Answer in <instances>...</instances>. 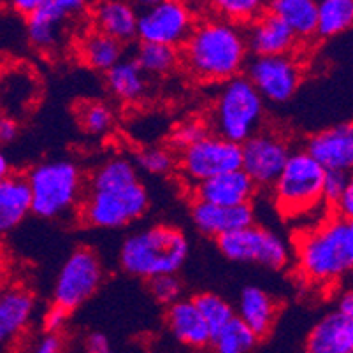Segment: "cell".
<instances>
[{"instance_id": "obj_1", "label": "cell", "mask_w": 353, "mask_h": 353, "mask_svg": "<svg viewBox=\"0 0 353 353\" xmlns=\"http://www.w3.org/2000/svg\"><path fill=\"white\" fill-rule=\"evenodd\" d=\"M246 59L243 28L221 18H208L195 25L183 44L185 65L201 81H229L239 76Z\"/></svg>"}, {"instance_id": "obj_2", "label": "cell", "mask_w": 353, "mask_h": 353, "mask_svg": "<svg viewBox=\"0 0 353 353\" xmlns=\"http://www.w3.org/2000/svg\"><path fill=\"white\" fill-rule=\"evenodd\" d=\"M295 256L304 280L332 287L353 268V221L332 216L311 227L297 239Z\"/></svg>"}, {"instance_id": "obj_3", "label": "cell", "mask_w": 353, "mask_h": 353, "mask_svg": "<svg viewBox=\"0 0 353 353\" xmlns=\"http://www.w3.org/2000/svg\"><path fill=\"white\" fill-rule=\"evenodd\" d=\"M190 253L187 236L172 225H153L137 230L123 241L120 265L141 280L178 274Z\"/></svg>"}, {"instance_id": "obj_4", "label": "cell", "mask_w": 353, "mask_h": 353, "mask_svg": "<svg viewBox=\"0 0 353 353\" xmlns=\"http://www.w3.org/2000/svg\"><path fill=\"white\" fill-rule=\"evenodd\" d=\"M265 114L264 99L246 76H236L221 85L211 113L214 134L234 144H243L259 132Z\"/></svg>"}, {"instance_id": "obj_5", "label": "cell", "mask_w": 353, "mask_h": 353, "mask_svg": "<svg viewBox=\"0 0 353 353\" xmlns=\"http://www.w3.org/2000/svg\"><path fill=\"white\" fill-rule=\"evenodd\" d=\"M32 213L54 220L74 210L81 197L83 176L70 160H50L30 169L27 176Z\"/></svg>"}, {"instance_id": "obj_6", "label": "cell", "mask_w": 353, "mask_h": 353, "mask_svg": "<svg viewBox=\"0 0 353 353\" xmlns=\"http://www.w3.org/2000/svg\"><path fill=\"white\" fill-rule=\"evenodd\" d=\"M325 171L304 150L292 152L283 171L272 185L276 208L283 216L292 218L316 208L322 201Z\"/></svg>"}, {"instance_id": "obj_7", "label": "cell", "mask_w": 353, "mask_h": 353, "mask_svg": "<svg viewBox=\"0 0 353 353\" xmlns=\"http://www.w3.org/2000/svg\"><path fill=\"white\" fill-rule=\"evenodd\" d=\"M150 206V197L143 183L137 181L120 190H90L81 208L85 223L97 229H121L143 216Z\"/></svg>"}, {"instance_id": "obj_8", "label": "cell", "mask_w": 353, "mask_h": 353, "mask_svg": "<svg viewBox=\"0 0 353 353\" xmlns=\"http://www.w3.org/2000/svg\"><path fill=\"white\" fill-rule=\"evenodd\" d=\"M216 241L218 250L234 262H252L272 271L285 269L290 262V250L283 237L255 223Z\"/></svg>"}, {"instance_id": "obj_9", "label": "cell", "mask_w": 353, "mask_h": 353, "mask_svg": "<svg viewBox=\"0 0 353 353\" xmlns=\"http://www.w3.org/2000/svg\"><path fill=\"white\" fill-rule=\"evenodd\" d=\"M104 280V269L97 253L90 248L74 250L60 268L53 288V304L70 311L92 297Z\"/></svg>"}, {"instance_id": "obj_10", "label": "cell", "mask_w": 353, "mask_h": 353, "mask_svg": "<svg viewBox=\"0 0 353 353\" xmlns=\"http://www.w3.org/2000/svg\"><path fill=\"white\" fill-rule=\"evenodd\" d=\"M194 27V11L187 4L162 0L137 12L136 37H139L141 43L178 48L185 44Z\"/></svg>"}, {"instance_id": "obj_11", "label": "cell", "mask_w": 353, "mask_h": 353, "mask_svg": "<svg viewBox=\"0 0 353 353\" xmlns=\"http://www.w3.org/2000/svg\"><path fill=\"white\" fill-rule=\"evenodd\" d=\"M290 155V144L283 136L259 130L241 144V171L256 188H269L283 171Z\"/></svg>"}, {"instance_id": "obj_12", "label": "cell", "mask_w": 353, "mask_h": 353, "mask_svg": "<svg viewBox=\"0 0 353 353\" xmlns=\"http://www.w3.org/2000/svg\"><path fill=\"white\" fill-rule=\"evenodd\" d=\"M179 165L183 176L188 181L199 185L211 178L241 169V146L216 134H210L181 152Z\"/></svg>"}, {"instance_id": "obj_13", "label": "cell", "mask_w": 353, "mask_h": 353, "mask_svg": "<svg viewBox=\"0 0 353 353\" xmlns=\"http://www.w3.org/2000/svg\"><path fill=\"white\" fill-rule=\"evenodd\" d=\"M246 79L260 97L274 104L290 101L303 81L301 63L292 57H255L246 67Z\"/></svg>"}, {"instance_id": "obj_14", "label": "cell", "mask_w": 353, "mask_h": 353, "mask_svg": "<svg viewBox=\"0 0 353 353\" xmlns=\"http://www.w3.org/2000/svg\"><path fill=\"white\" fill-rule=\"evenodd\" d=\"M81 0H43L41 6L27 18V34L30 43L39 50L57 46L62 34V25L72 16L85 11Z\"/></svg>"}, {"instance_id": "obj_15", "label": "cell", "mask_w": 353, "mask_h": 353, "mask_svg": "<svg viewBox=\"0 0 353 353\" xmlns=\"http://www.w3.org/2000/svg\"><path fill=\"white\" fill-rule=\"evenodd\" d=\"M304 152L323 171L348 172L353 165V127L339 123L323 128L306 141Z\"/></svg>"}, {"instance_id": "obj_16", "label": "cell", "mask_w": 353, "mask_h": 353, "mask_svg": "<svg viewBox=\"0 0 353 353\" xmlns=\"http://www.w3.org/2000/svg\"><path fill=\"white\" fill-rule=\"evenodd\" d=\"M246 48L255 57H285L297 46V37L271 11H264L245 32Z\"/></svg>"}, {"instance_id": "obj_17", "label": "cell", "mask_w": 353, "mask_h": 353, "mask_svg": "<svg viewBox=\"0 0 353 353\" xmlns=\"http://www.w3.org/2000/svg\"><path fill=\"white\" fill-rule=\"evenodd\" d=\"M190 214L199 232L208 237H216V239L255 223V210L252 204L221 208L208 204V202L195 201L192 204Z\"/></svg>"}, {"instance_id": "obj_18", "label": "cell", "mask_w": 353, "mask_h": 353, "mask_svg": "<svg viewBox=\"0 0 353 353\" xmlns=\"http://www.w3.org/2000/svg\"><path fill=\"white\" fill-rule=\"evenodd\" d=\"M255 192L256 187L252 179L237 169L195 185V201L221 208H234L250 204Z\"/></svg>"}, {"instance_id": "obj_19", "label": "cell", "mask_w": 353, "mask_h": 353, "mask_svg": "<svg viewBox=\"0 0 353 353\" xmlns=\"http://www.w3.org/2000/svg\"><path fill=\"white\" fill-rule=\"evenodd\" d=\"M307 353H353V316L332 311L314 323L306 339Z\"/></svg>"}, {"instance_id": "obj_20", "label": "cell", "mask_w": 353, "mask_h": 353, "mask_svg": "<svg viewBox=\"0 0 353 353\" xmlns=\"http://www.w3.org/2000/svg\"><path fill=\"white\" fill-rule=\"evenodd\" d=\"M35 299L30 290L12 287L0 294V348L18 338L34 314Z\"/></svg>"}, {"instance_id": "obj_21", "label": "cell", "mask_w": 353, "mask_h": 353, "mask_svg": "<svg viewBox=\"0 0 353 353\" xmlns=\"http://www.w3.org/2000/svg\"><path fill=\"white\" fill-rule=\"evenodd\" d=\"M278 306L264 288L250 285L243 288L237 301L236 316L245 323L256 338H265L274 327Z\"/></svg>"}, {"instance_id": "obj_22", "label": "cell", "mask_w": 353, "mask_h": 353, "mask_svg": "<svg viewBox=\"0 0 353 353\" xmlns=\"http://www.w3.org/2000/svg\"><path fill=\"white\" fill-rule=\"evenodd\" d=\"M167 327L178 341L192 348H204L211 343V330L192 299H179L167 307Z\"/></svg>"}, {"instance_id": "obj_23", "label": "cell", "mask_w": 353, "mask_h": 353, "mask_svg": "<svg viewBox=\"0 0 353 353\" xmlns=\"http://www.w3.org/2000/svg\"><path fill=\"white\" fill-rule=\"evenodd\" d=\"M94 23L97 32L118 43H128L137 35V9L127 2H101L94 9Z\"/></svg>"}, {"instance_id": "obj_24", "label": "cell", "mask_w": 353, "mask_h": 353, "mask_svg": "<svg viewBox=\"0 0 353 353\" xmlns=\"http://www.w3.org/2000/svg\"><path fill=\"white\" fill-rule=\"evenodd\" d=\"M32 213V199L25 176H9L0 183V234H8Z\"/></svg>"}, {"instance_id": "obj_25", "label": "cell", "mask_w": 353, "mask_h": 353, "mask_svg": "<svg viewBox=\"0 0 353 353\" xmlns=\"http://www.w3.org/2000/svg\"><path fill=\"white\" fill-rule=\"evenodd\" d=\"M268 11L276 14L299 39L316 35V2L314 0H274Z\"/></svg>"}, {"instance_id": "obj_26", "label": "cell", "mask_w": 353, "mask_h": 353, "mask_svg": "<svg viewBox=\"0 0 353 353\" xmlns=\"http://www.w3.org/2000/svg\"><path fill=\"white\" fill-rule=\"evenodd\" d=\"M79 57L92 69L108 72L123 60V44L97 30L90 32L79 44Z\"/></svg>"}, {"instance_id": "obj_27", "label": "cell", "mask_w": 353, "mask_h": 353, "mask_svg": "<svg viewBox=\"0 0 353 353\" xmlns=\"http://www.w3.org/2000/svg\"><path fill=\"white\" fill-rule=\"evenodd\" d=\"M109 92L123 102H136L146 92V78L136 60H120L105 72Z\"/></svg>"}, {"instance_id": "obj_28", "label": "cell", "mask_w": 353, "mask_h": 353, "mask_svg": "<svg viewBox=\"0 0 353 353\" xmlns=\"http://www.w3.org/2000/svg\"><path fill=\"white\" fill-rule=\"evenodd\" d=\"M353 23L352 0H322L316 2V35L329 39L345 34Z\"/></svg>"}, {"instance_id": "obj_29", "label": "cell", "mask_w": 353, "mask_h": 353, "mask_svg": "<svg viewBox=\"0 0 353 353\" xmlns=\"http://www.w3.org/2000/svg\"><path fill=\"white\" fill-rule=\"evenodd\" d=\"M137 179L136 165L125 157H117V159L108 160L102 163L97 171L92 174L90 187L95 192H108V190H120L130 185H136Z\"/></svg>"}, {"instance_id": "obj_30", "label": "cell", "mask_w": 353, "mask_h": 353, "mask_svg": "<svg viewBox=\"0 0 353 353\" xmlns=\"http://www.w3.org/2000/svg\"><path fill=\"white\" fill-rule=\"evenodd\" d=\"M259 343L255 334L234 316L227 325L211 336V343L216 353H252Z\"/></svg>"}, {"instance_id": "obj_31", "label": "cell", "mask_w": 353, "mask_h": 353, "mask_svg": "<svg viewBox=\"0 0 353 353\" xmlns=\"http://www.w3.org/2000/svg\"><path fill=\"white\" fill-rule=\"evenodd\" d=\"M179 50L165 44H150L141 43L137 50L136 63L144 74L152 76H163L176 69L179 62Z\"/></svg>"}, {"instance_id": "obj_32", "label": "cell", "mask_w": 353, "mask_h": 353, "mask_svg": "<svg viewBox=\"0 0 353 353\" xmlns=\"http://www.w3.org/2000/svg\"><path fill=\"white\" fill-rule=\"evenodd\" d=\"M192 301H194L195 307L199 310V313H201V316L204 319V322L210 327L211 336H213L216 330H220L223 325H227V323L236 316V310L232 307V304L227 303V301L223 299V297H220L218 294L204 292V294L195 295Z\"/></svg>"}, {"instance_id": "obj_33", "label": "cell", "mask_w": 353, "mask_h": 353, "mask_svg": "<svg viewBox=\"0 0 353 353\" xmlns=\"http://www.w3.org/2000/svg\"><path fill=\"white\" fill-rule=\"evenodd\" d=\"M213 8L220 14L218 18L234 25L252 23L264 12V4H260L259 0H218Z\"/></svg>"}, {"instance_id": "obj_34", "label": "cell", "mask_w": 353, "mask_h": 353, "mask_svg": "<svg viewBox=\"0 0 353 353\" xmlns=\"http://www.w3.org/2000/svg\"><path fill=\"white\" fill-rule=\"evenodd\" d=\"M113 111L104 102H90L79 111V123L92 136L108 134L113 127Z\"/></svg>"}, {"instance_id": "obj_35", "label": "cell", "mask_w": 353, "mask_h": 353, "mask_svg": "<svg viewBox=\"0 0 353 353\" xmlns=\"http://www.w3.org/2000/svg\"><path fill=\"white\" fill-rule=\"evenodd\" d=\"M136 163L150 174H167L174 169V155L165 148H144L136 155Z\"/></svg>"}, {"instance_id": "obj_36", "label": "cell", "mask_w": 353, "mask_h": 353, "mask_svg": "<svg viewBox=\"0 0 353 353\" xmlns=\"http://www.w3.org/2000/svg\"><path fill=\"white\" fill-rule=\"evenodd\" d=\"M210 125L204 121H183L172 130L171 134V146L176 152H185L187 148L194 146L195 143L202 141L206 136H210Z\"/></svg>"}, {"instance_id": "obj_37", "label": "cell", "mask_w": 353, "mask_h": 353, "mask_svg": "<svg viewBox=\"0 0 353 353\" xmlns=\"http://www.w3.org/2000/svg\"><path fill=\"white\" fill-rule=\"evenodd\" d=\"M148 285H150V294L153 295V299L162 306H171L181 299L183 285L176 274L159 276L148 281Z\"/></svg>"}, {"instance_id": "obj_38", "label": "cell", "mask_w": 353, "mask_h": 353, "mask_svg": "<svg viewBox=\"0 0 353 353\" xmlns=\"http://www.w3.org/2000/svg\"><path fill=\"white\" fill-rule=\"evenodd\" d=\"M352 185V178L348 172L343 171H325L322 185V201L327 206H336L346 188Z\"/></svg>"}, {"instance_id": "obj_39", "label": "cell", "mask_w": 353, "mask_h": 353, "mask_svg": "<svg viewBox=\"0 0 353 353\" xmlns=\"http://www.w3.org/2000/svg\"><path fill=\"white\" fill-rule=\"evenodd\" d=\"M67 319H69V311L57 306V304L50 306V310L46 311L43 319V325L46 334H60V330L65 327Z\"/></svg>"}, {"instance_id": "obj_40", "label": "cell", "mask_w": 353, "mask_h": 353, "mask_svg": "<svg viewBox=\"0 0 353 353\" xmlns=\"http://www.w3.org/2000/svg\"><path fill=\"white\" fill-rule=\"evenodd\" d=\"M28 353H62L60 334H44Z\"/></svg>"}, {"instance_id": "obj_41", "label": "cell", "mask_w": 353, "mask_h": 353, "mask_svg": "<svg viewBox=\"0 0 353 353\" xmlns=\"http://www.w3.org/2000/svg\"><path fill=\"white\" fill-rule=\"evenodd\" d=\"M336 211L338 214L336 216L345 218V220H352L353 216V183L345 190V194L339 197V201L336 202Z\"/></svg>"}, {"instance_id": "obj_42", "label": "cell", "mask_w": 353, "mask_h": 353, "mask_svg": "<svg viewBox=\"0 0 353 353\" xmlns=\"http://www.w3.org/2000/svg\"><path fill=\"white\" fill-rule=\"evenodd\" d=\"M18 123L12 118H0V143H12L18 137Z\"/></svg>"}, {"instance_id": "obj_43", "label": "cell", "mask_w": 353, "mask_h": 353, "mask_svg": "<svg viewBox=\"0 0 353 353\" xmlns=\"http://www.w3.org/2000/svg\"><path fill=\"white\" fill-rule=\"evenodd\" d=\"M86 348H88V353H111L109 339L101 332L90 334L88 341H86Z\"/></svg>"}, {"instance_id": "obj_44", "label": "cell", "mask_w": 353, "mask_h": 353, "mask_svg": "<svg viewBox=\"0 0 353 353\" xmlns=\"http://www.w3.org/2000/svg\"><path fill=\"white\" fill-rule=\"evenodd\" d=\"M41 2H43V0H14L11 6L18 14H23L28 18L35 9L39 8Z\"/></svg>"}, {"instance_id": "obj_45", "label": "cell", "mask_w": 353, "mask_h": 353, "mask_svg": "<svg viewBox=\"0 0 353 353\" xmlns=\"http://www.w3.org/2000/svg\"><path fill=\"white\" fill-rule=\"evenodd\" d=\"M338 313L346 314V316H353V294L352 292H343L341 297L338 299Z\"/></svg>"}, {"instance_id": "obj_46", "label": "cell", "mask_w": 353, "mask_h": 353, "mask_svg": "<svg viewBox=\"0 0 353 353\" xmlns=\"http://www.w3.org/2000/svg\"><path fill=\"white\" fill-rule=\"evenodd\" d=\"M9 176H11V165H9V160L4 153H0V183L6 181Z\"/></svg>"}, {"instance_id": "obj_47", "label": "cell", "mask_w": 353, "mask_h": 353, "mask_svg": "<svg viewBox=\"0 0 353 353\" xmlns=\"http://www.w3.org/2000/svg\"><path fill=\"white\" fill-rule=\"evenodd\" d=\"M4 274H6V256L4 253H2V250H0V281H2Z\"/></svg>"}, {"instance_id": "obj_48", "label": "cell", "mask_w": 353, "mask_h": 353, "mask_svg": "<svg viewBox=\"0 0 353 353\" xmlns=\"http://www.w3.org/2000/svg\"><path fill=\"white\" fill-rule=\"evenodd\" d=\"M0 294H2V287H0Z\"/></svg>"}, {"instance_id": "obj_49", "label": "cell", "mask_w": 353, "mask_h": 353, "mask_svg": "<svg viewBox=\"0 0 353 353\" xmlns=\"http://www.w3.org/2000/svg\"><path fill=\"white\" fill-rule=\"evenodd\" d=\"M306 353H307V352H306Z\"/></svg>"}]
</instances>
